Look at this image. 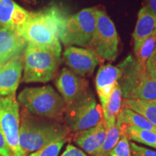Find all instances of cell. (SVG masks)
I'll return each instance as SVG.
<instances>
[{"label":"cell","mask_w":156,"mask_h":156,"mask_svg":"<svg viewBox=\"0 0 156 156\" xmlns=\"http://www.w3.org/2000/svg\"><path fill=\"white\" fill-rule=\"evenodd\" d=\"M156 34V15L142 7L138 12L137 21L132 34L134 41Z\"/></svg>","instance_id":"e0dca14e"},{"label":"cell","mask_w":156,"mask_h":156,"mask_svg":"<svg viewBox=\"0 0 156 156\" xmlns=\"http://www.w3.org/2000/svg\"><path fill=\"white\" fill-rule=\"evenodd\" d=\"M0 155L2 156H12L11 151L6 141L1 127H0Z\"/></svg>","instance_id":"83f0119b"},{"label":"cell","mask_w":156,"mask_h":156,"mask_svg":"<svg viewBox=\"0 0 156 156\" xmlns=\"http://www.w3.org/2000/svg\"><path fill=\"white\" fill-rule=\"evenodd\" d=\"M120 129V133L127 136L128 139L134 140L139 143L156 149V132L142 129L133 126L117 125Z\"/></svg>","instance_id":"44dd1931"},{"label":"cell","mask_w":156,"mask_h":156,"mask_svg":"<svg viewBox=\"0 0 156 156\" xmlns=\"http://www.w3.org/2000/svg\"><path fill=\"white\" fill-rule=\"evenodd\" d=\"M117 125H129L156 132V127L146 119L130 109L122 107L116 117Z\"/></svg>","instance_id":"ac0fdd59"},{"label":"cell","mask_w":156,"mask_h":156,"mask_svg":"<svg viewBox=\"0 0 156 156\" xmlns=\"http://www.w3.org/2000/svg\"><path fill=\"white\" fill-rule=\"evenodd\" d=\"M20 126V146L25 155L51 143L67 138L70 130L67 126L41 121L23 110Z\"/></svg>","instance_id":"7a4b0ae2"},{"label":"cell","mask_w":156,"mask_h":156,"mask_svg":"<svg viewBox=\"0 0 156 156\" xmlns=\"http://www.w3.org/2000/svg\"><path fill=\"white\" fill-rule=\"evenodd\" d=\"M106 136V129L103 122L94 127L76 132L74 141L85 153L95 156L102 146Z\"/></svg>","instance_id":"2e32d148"},{"label":"cell","mask_w":156,"mask_h":156,"mask_svg":"<svg viewBox=\"0 0 156 156\" xmlns=\"http://www.w3.org/2000/svg\"><path fill=\"white\" fill-rule=\"evenodd\" d=\"M28 1L29 2H31V1H32V0H28ZM33 1H34V0H33Z\"/></svg>","instance_id":"1f68e13d"},{"label":"cell","mask_w":156,"mask_h":156,"mask_svg":"<svg viewBox=\"0 0 156 156\" xmlns=\"http://www.w3.org/2000/svg\"><path fill=\"white\" fill-rule=\"evenodd\" d=\"M23 71V54L0 65V98L15 95Z\"/></svg>","instance_id":"7c38bea8"},{"label":"cell","mask_w":156,"mask_h":156,"mask_svg":"<svg viewBox=\"0 0 156 156\" xmlns=\"http://www.w3.org/2000/svg\"><path fill=\"white\" fill-rule=\"evenodd\" d=\"M62 47L44 48L28 44L23 52L24 83H47L55 77L61 63Z\"/></svg>","instance_id":"277c9868"},{"label":"cell","mask_w":156,"mask_h":156,"mask_svg":"<svg viewBox=\"0 0 156 156\" xmlns=\"http://www.w3.org/2000/svg\"><path fill=\"white\" fill-rule=\"evenodd\" d=\"M143 7H146L156 15V0H145Z\"/></svg>","instance_id":"f546056e"},{"label":"cell","mask_w":156,"mask_h":156,"mask_svg":"<svg viewBox=\"0 0 156 156\" xmlns=\"http://www.w3.org/2000/svg\"><path fill=\"white\" fill-rule=\"evenodd\" d=\"M67 12L56 5L30 12L28 20L17 31L28 44L44 48H60L58 30Z\"/></svg>","instance_id":"6da1fadb"},{"label":"cell","mask_w":156,"mask_h":156,"mask_svg":"<svg viewBox=\"0 0 156 156\" xmlns=\"http://www.w3.org/2000/svg\"><path fill=\"white\" fill-rule=\"evenodd\" d=\"M61 156H87L86 154L73 145H68Z\"/></svg>","instance_id":"f1b7e54d"},{"label":"cell","mask_w":156,"mask_h":156,"mask_svg":"<svg viewBox=\"0 0 156 156\" xmlns=\"http://www.w3.org/2000/svg\"><path fill=\"white\" fill-rule=\"evenodd\" d=\"M122 107L141 115L156 127V104L153 101L123 99Z\"/></svg>","instance_id":"d6986e66"},{"label":"cell","mask_w":156,"mask_h":156,"mask_svg":"<svg viewBox=\"0 0 156 156\" xmlns=\"http://www.w3.org/2000/svg\"><path fill=\"white\" fill-rule=\"evenodd\" d=\"M153 102L154 103H155V104H156V101H153Z\"/></svg>","instance_id":"4dcf8cb0"},{"label":"cell","mask_w":156,"mask_h":156,"mask_svg":"<svg viewBox=\"0 0 156 156\" xmlns=\"http://www.w3.org/2000/svg\"><path fill=\"white\" fill-rule=\"evenodd\" d=\"M121 69L119 84L123 99L156 101V81L133 56L129 55L117 65Z\"/></svg>","instance_id":"3957f363"},{"label":"cell","mask_w":156,"mask_h":156,"mask_svg":"<svg viewBox=\"0 0 156 156\" xmlns=\"http://www.w3.org/2000/svg\"><path fill=\"white\" fill-rule=\"evenodd\" d=\"M98 8L89 7L76 14H66L62 19L58 30V38L66 47L81 46L86 47L96 25Z\"/></svg>","instance_id":"8992f818"},{"label":"cell","mask_w":156,"mask_h":156,"mask_svg":"<svg viewBox=\"0 0 156 156\" xmlns=\"http://www.w3.org/2000/svg\"><path fill=\"white\" fill-rule=\"evenodd\" d=\"M64 114L67 126L75 133L94 127L103 121L101 106L88 90L67 106Z\"/></svg>","instance_id":"ba28073f"},{"label":"cell","mask_w":156,"mask_h":156,"mask_svg":"<svg viewBox=\"0 0 156 156\" xmlns=\"http://www.w3.org/2000/svg\"><path fill=\"white\" fill-rule=\"evenodd\" d=\"M106 136L102 146L95 156H105L108 155L120 139V129L117 126L116 122L112 123L106 126Z\"/></svg>","instance_id":"603a6c76"},{"label":"cell","mask_w":156,"mask_h":156,"mask_svg":"<svg viewBox=\"0 0 156 156\" xmlns=\"http://www.w3.org/2000/svg\"><path fill=\"white\" fill-rule=\"evenodd\" d=\"M0 156H2V155H0Z\"/></svg>","instance_id":"836d02e7"},{"label":"cell","mask_w":156,"mask_h":156,"mask_svg":"<svg viewBox=\"0 0 156 156\" xmlns=\"http://www.w3.org/2000/svg\"><path fill=\"white\" fill-rule=\"evenodd\" d=\"M30 12L13 0H0V27L17 33L28 20Z\"/></svg>","instance_id":"5bb4252c"},{"label":"cell","mask_w":156,"mask_h":156,"mask_svg":"<svg viewBox=\"0 0 156 156\" xmlns=\"http://www.w3.org/2000/svg\"><path fill=\"white\" fill-rule=\"evenodd\" d=\"M121 69L117 66L107 64L101 66L95 77V87L103 111L108 102L115 86L121 76Z\"/></svg>","instance_id":"4fadbf2b"},{"label":"cell","mask_w":156,"mask_h":156,"mask_svg":"<svg viewBox=\"0 0 156 156\" xmlns=\"http://www.w3.org/2000/svg\"><path fill=\"white\" fill-rule=\"evenodd\" d=\"M67 138H64L58 141L54 142L38 151L34 152L28 156H57L64 143L67 142Z\"/></svg>","instance_id":"cb8c5ba5"},{"label":"cell","mask_w":156,"mask_h":156,"mask_svg":"<svg viewBox=\"0 0 156 156\" xmlns=\"http://www.w3.org/2000/svg\"><path fill=\"white\" fill-rule=\"evenodd\" d=\"M145 67L148 74L156 81V46L153 54L146 62Z\"/></svg>","instance_id":"4316f807"},{"label":"cell","mask_w":156,"mask_h":156,"mask_svg":"<svg viewBox=\"0 0 156 156\" xmlns=\"http://www.w3.org/2000/svg\"><path fill=\"white\" fill-rule=\"evenodd\" d=\"M20 116L15 95L0 98V127L11 151L12 156H25L20 146Z\"/></svg>","instance_id":"9c48e42d"},{"label":"cell","mask_w":156,"mask_h":156,"mask_svg":"<svg viewBox=\"0 0 156 156\" xmlns=\"http://www.w3.org/2000/svg\"><path fill=\"white\" fill-rule=\"evenodd\" d=\"M122 95L119 83L115 86L106 108L103 111V122L105 127L116 122V117L122 108Z\"/></svg>","instance_id":"ffe728a7"},{"label":"cell","mask_w":156,"mask_h":156,"mask_svg":"<svg viewBox=\"0 0 156 156\" xmlns=\"http://www.w3.org/2000/svg\"><path fill=\"white\" fill-rule=\"evenodd\" d=\"M119 43L114 23L104 11L98 9L95 29L85 48L96 54L101 60L113 62L119 55Z\"/></svg>","instance_id":"52a82bcc"},{"label":"cell","mask_w":156,"mask_h":156,"mask_svg":"<svg viewBox=\"0 0 156 156\" xmlns=\"http://www.w3.org/2000/svg\"><path fill=\"white\" fill-rule=\"evenodd\" d=\"M88 82L67 68H63L57 77L55 85L67 106L71 104L88 90Z\"/></svg>","instance_id":"8fae6325"},{"label":"cell","mask_w":156,"mask_h":156,"mask_svg":"<svg viewBox=\"0 0 156 156\" xmlns=\"http://www.w3.org/2000/svg\"><path fill=\"white\" fill-rule=\"evenodd\" d=\"M17 102L31 114L59 120L65 114L67 104L51 85L26 87L19 93Z\"/></svg>","instance_id":"5b68a950"},{"label":"cell","mask_w":156,"mask_h":156,"mask_svg":"<svg viewBox=\"0 0 156 156\" xmlns=\"http://www.w3.org/2000/svg\"><path fill=\"white\" fill-rule=\"evenodd\" d=\"M63 58L72 72L83 77L92 75L101 62L100 58L90 50L77 46L66 47Z\"/></svg>","instance_id":"30bf717a"},{"label":"cell","mask_w":156,"mask_h":156,"mask_svg":"<svg viewBox=\"0 0 156 156\" xmlns=\"http://www.w3.org/2000/svg\"><path fill=\"white\" fill-rule=\"evenodd\" d=\"M27 44L17 33L0 27V65L23 54Z\"/></svg>","instance_id":"9a60e30c"},{"label":"cell","mask_w":156,"mask_h":156,"mask_svg":"<svg viewBox=\"0 0 156 156\" xmlns=\"http://www.w3.org/2000/svg\"><path fill=\"white\" fill-rule=\"evenodd\" d=\"M132 156H156V151L141 147L134 142H129Z\"/></svg>","instance_id":"484cf974"},{"label":"cell","mask_w":156,"mask_h":156,"mask_svg":"<svg viewBox=\"0 0 156 156\" xmlns=\"http://www.w3.org/2000/svg\"><path fill=\"white\" fill-rule=\"evenodd\" d=\"M105 156H110L109 155H105Z\"/></svg>","instance_id":"d6a6232c"},{"label":"cell","mask_w":156,"mask_h":156,"mask_svg":"<svg viewBox=\"0 0 156 156\" xmlns=\"http://www.w3.org/2000/svg\"><path fill=\"white\" fill-rule=\"evenodd\" d=\"M120 139L114 148L110 151V156H132L130 144L127 136L120 133Z\"/></svg>","instance_id":"d4e9b609"},{"label":"cell","mask_w":156,"mask_h":156,"mask_svg":"<svg viewBox=\"0 0 156 156\" xmlns=\"http://www.w3.org/2000/svg\"><path fill=\"white\" fill-rule=\"evenodd\" d=\"M134 45L135 58L142 65H145L146 62L153 54L156 46V34L134 41Z\"/></svg>","instance_id":"7402d4cb"}]
</instances>
